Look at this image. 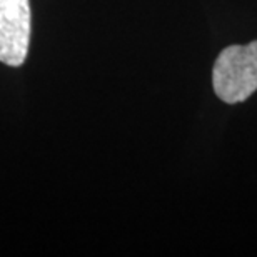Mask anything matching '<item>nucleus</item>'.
Instances as JSON below:
<instances>
[{"mask_svg":"<svg viewBox=\"0 0 257 257\" xmlns=\"http://www.w3.org/2000/svg\"><path fill=\"white\" fill-rule=\"evenodd\" d=\"M215 95L227 104H239L257 90V40L230 45L219 54L212 69Z\"/></svg>","mask_w":257,"mask_h":257,"instance_id":"f257e3e1","label":"nucleus"},{"mask_svg":"<svg viewBox=\"0 0 257 257\" xmlns=\"http://www.w3.org/2000/svg\"><path fill=\"white\" fill-rule=\"evenodd\" d=\"M29 0H0V62L20 67L30 45Z\"/></svg>","mask_w":257,"mask_h":257,"instance_id":"f03ea898","label":"nucleus"}]
</instances>
